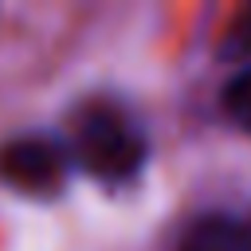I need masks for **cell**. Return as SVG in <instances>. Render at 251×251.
I'll list each match as a JSON object with an SVG mask.
<instances>
[{"mask_svg":"<svg viewBox=\"0 0 251 251\" xmlns=\"http://www.w3.org/2000/svg\"><path fill=\"white\" fill-rule=\"evenodd\" d=\"M67 153H71V161H78L82 173L98 176L102 184H126L145 169L149 137L126 106L94 98L71 122Z\"/></svg>","mask_w":251,"mask_h":251,"instance_id":"cell-1","label":"cell"},{"mask_svg":"<svg viewBox=\"0 0 251 251\" xmlns=\"http://www.w3.org/2000/svg\"><path fill=\"white\" fill-rule=\"evenodd\" d=\"M71 153L55 137H16L0 145V180L24 196H55L67 180Z\"/></svg>","mask_w":251,"mask_h":251,"instance_id":"cell-2","label":"cell"},{"mask_svg":"<svg viewBox=\"0 0 251 251\" xmlns=\"http://www.w3.org/2000/svg\"><path fill=\"white\" fill-rule=\"evenodd\" d=\"M180 251H251V235L227 216H204L184 231Z\"/></svg>","mask_w":251,"mask_h":251,"instance_id":"cell-3","label":"cell"},{"mask_svg":"<svg viewBox=\"0 0 251 251\" xmlns=\"http://www.w3.org/2000/svg\"><path fill=\"white\" fill-rule=\"evenodd\" d=\"M224 114H227L243 133H251V63L224 86Z\"/></svg>","mask_w":251,"mask_h":251,"instance_id":"cell-4","label":"cell"},{"mask_svg":"<svg viewBox=\"0 0 251 251\" xmlns=\"http://www.w3.org/2000/svg\"><path fill=\"white\" fill-rule=\"evenodd\" d=\"M220 55L231 59V63H251V8H243L235 16V24L227 27V35L220 43Z\"/></svg>","mask_w":251,"mask_h":251,"instance_id":"cell-5","label":"cell"},{"mask_svg":"<svg viewBox=\"0 0 251 251\" xmlns=\"http://www.w3.org/2000/svg\"><path fill=\"white\" fill-rule=\"evenodd\" d=\"M247 235H251V224H247Z\"/></svg>","mask_w":251,"mask_h":251,"instance_id":"cell-6","label":"cell"}]
</instances>
